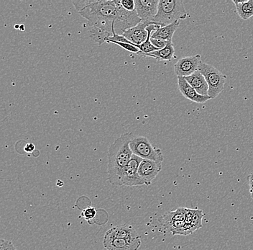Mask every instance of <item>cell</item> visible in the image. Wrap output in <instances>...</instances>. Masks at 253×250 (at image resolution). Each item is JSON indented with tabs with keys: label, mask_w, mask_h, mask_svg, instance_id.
<instances>
[{
	"label": "cell",
	"mask_w": 253,
	"mask_h": 250,
	"mask_svg": "<svg viewBox=\"0 0 253 250\" xmlns=\"http://www.w3.org/2000/svg\"><path fill=\"white\" fill-rule=\"evenodd\" d=\"M153 24L157 25L154 22H141L133 28L126 30L123 33V36L137 47L146 41L148 37L147 28Z\"/></svg>",
	"instance_id": "8fae6325"
},
{
	"label": "cell",
	"mask_w": 253,
	"mask_h": 250,
	"mask_svg": "<svg viewBox=\"0 0 253 250\" xmlns=\"http://www.w3.org/2000/svg\"><path fill=\"white\" fill-rule=\"evenodd\" d=\"M133 137L132 133H125L109 149L107 174L109 182L114 186H122V177L133 156L129 146Z\"/></svg>",
	"instance_id": "7a4b0ae2"
},
{
	"label": "cell",
	"mask_w": 253,
	"mask_h": 250,
	"mask_svg": "<svg viewBox=\"0 0 253 250\" xmlns=\"http://www.w3.org/2000/svg\"><path fill=\"white\" fill-rule=\"evenodd\" d=\"M0 250H17L12 242L6 240H0Z\"/></svg>",
	"instance_id": "603a6c76"
},
{
	"label": "cell",
	"mask_w": 253,
	"mask_h": 250,
	"mask_svg": "<svg viewBox=\"0 0 253 250\" xmlns=\"http://www.w3.org/2000/svg\"><path fill=\"white\" fill-rule=\"evenodd\" d=\"M198 70L205 77L209 85L208 96L214 99L224 90L227 76L211 65L202 62Z\"/></svg>",
	"instance_id": "277c9868"
},
{
	"label": "cell",
	"mask_w": 253,
	"mask_h": 250,
	"mask_svg": "<svg viewBox=\"0 0 253 250\" xmlns=\"http://www.w3.org/2000/svg\"><path fill=\"white\" fill-rule=\"evenodd\" d=\"M151 44L154 46L155 47L158 49H163L165 48L166 45H167L169 41H165L162 40H159V39H150Z\"/></svg>",
	"instance_id": "d4e9b609"
},
{
	"label": "cell",
	"mask_w": 253,
	"mask_h": 250,
	"mask_svg": "<svg viewBox=\"0 0 253 250\" xmlns=\"http://www.w3.org/2000/svg\"><path fill=\"white\" fill-rule=\"evenodd\" d=\"M35 149H36V147L33 144H28L26 146H25V148H24V150H25V152L27 153H31L34 151Z\"/></svg>",
	"instance_id": "4316f807"
},
{
	"label": "cell",
	"mask_w": 253,
	"mask_h": 250,
	"mask_svg": "<svg viewBox=\"0 0 253 250\" xmlns=\"http://www.w3.org/2000/svg\"><path fill=\"white\" fill-rule=\"evenodd\" d=\"M112 44H117V45L120 46L121 48L124 49L125 50H127V51L130 52V53H134L138 54L140 52V49L137 48L134 44L120 42H112Z\"/></svg>",
	"instance_id": "7402d4cb"
},
{
	"label": "cell",
	"mask_w": 253,
	"mask_h": 250,
	"mask_svg": "<svg viewBox=\"0 0 253 250\" xmlns=\"http://www.w3.org/2000/svg\"><path fill=\"white\" fill-rule=\"evenodd\" d=\"M248 180H249L250 193L253 199V172H251V175L248 177Z\"/></svg>",
	"instance_id": "484cf974"
},
{
	"label": "cell",
	"mask_w": 253,
	"mask_h": 250,
	"mask_svg": "<svg viewBox=\"0 0 253 250\" xmlns=\"http://www.w3.org/2000/svg\"><path fill=\"white\" fill-rule=\"evenodd\" d=\"M103 245L107 250H138L141 239L115 238L104 235Z\"/></svg>",
	"instance_id": "52a82bcc"
},
{
	"label": "cell",
	"mask_w": 253,
	"mask_h": 250,
	"mask_svg": "<svg viewBox=\"0 0 253 250\" xmlns=\"http://www.w3.org/2000/svg\"><path fill=\"white\" fill-rule=\"evenodd\" d=\"M175 49H174L173 41H169L165 48L159 49L156 51L150 53H143L139 55L140 56L152 57L158 61H171L173 58Z\"/></svg>",
	"instance_id": "e0dca14e"
},
{
	"label": "cell",
	"mask_w": 253,
	"mask_h": 250,
	"mask_svg": "<svg viewBox=\"0 0 253 250\" xmlns=\"http://www.w3.org/2000/svg\"><path fill=\"white\" fill-rule=\"evenodd\" d=\"M142 158L134 155L129 161L122 177V186H140L145 185L138 174Z\"/></svg>",
	"instance_id": "8992f818"
},
{
	"label": "cell",
	"mask_w": 253,
	"mask_h": 250,
	"mask_svg": "<svg viewBox=\"0 0 253 250\" xmlns=\"http://www.w3.org/2000/svg\"><path fill=\"white\" fill-rule=\"evenodd\" d=\"M79 14L88 20L90 27L102 30L110 37L115 27L124 32L135 17L133 11L123 7L121 0H95Z\"/></svg>",
	"instance_id": "6da1fadb"
},
{
	"label": "cell",
	"mask_w": 253,
	"mask_h": 250,
	"mask_svg": "<svg viewBox=\"0 0 253 250\" xmlns=\"http://www.w3.org/2000/svg\"><path fill=\"white\" fill-rule=\"evenodd\" d=\"M96 216V210L94 207H87L85 209L83 210L82 213V216L85 218L86 221H91L94 219L95 216Z\"/></svg>",
	"instance_id": "44dd1931"
},
{
	"label": "cell",
	"mask_w": 253,
	"mask_h": 250,
	"mask_svg": "<svg viewBox=\"0 0 253 250\" xmlns=\"http://www.w3.org/2000/svg\"><path fill=\"white\" fill-rule=\"evenodd\" d=\"M202 58L199 54L180 58L175 65L174 71L177 77H186L197 72Z\"/></svg>",
	"instance_id": "ba28073f"
},
{
	"label": "cell",
	"mask_w": 253,
	"mask_h": 250,
	"mask_svg": "<svg viewBox=\"0 0 253 250\" xmlns=\"http://www.w3.org/2000/svg\"><path fill=\"white\" fill-rule=\"evenodd\" d=\"M123 7L127 11L135 10L134 0H121Z\"/></svg>",
	"instance_id": "cb8c5ba5"
},
{
	"label": "cell",
	"mask_w": 253,
	"mask_h": 250,
	"mask_svg": "<svg viewBox=\"0 0 253 250\" xmlns=\"http://www.w3.org/2000/svg\"><path fill=\"white\" fill-rule=\"evenodd\" d=\"M94 1L95 0H81V1H72V3L77 10L80 12L93 4Z\"/></svg>",
	"instance_id": "ffe728a7"
},
{
	"label": "cell",
	"mask_w": 253,
	"mask_h": 250,
	"mask_svg": "<svg viewBox=\"0 0 253 250\" xmlns=\"http://www.w3.org/2000/svg\"><path fill=\"white\" fill-rule=\"evenodd\" d=\"M178 89L181 92V94L184 96L186 99L192 101V102H197V103H205L206 102L211 99L210 96H203L199 95L191 85L188 83L187 81L185 80L184 77H178Z\"/></svg>",
	"instance_id": "7c38bea8"
},
{
	"label": "cell",
	"mask_w": 253,
	"mask_h": 250,
	"mask_svg": "<svg viewBox=\"0 0 253 250\" xmlns=\"http://www.w3.org/2000/svg\"><path fill=\"white\" fill-rule=\"evenodd\" d=\"M187 12L181 0H159L158 13L153 22L161 27L184 20Z\"/></svg>",
	"instance_id": "3957f363"
},
{
	"label": "cell",
	"mask_w": 253,
	"mask_h": 250,
	"mask_svg": "<svg viewBox=\"0 0 253 250\" xmlns=\"http://www.w3.org/2000/svg\"><path fill=\"white\" fill-rule=\"evenodd\" d=\"M162 169V162L142 159L138 169V174L145 186H150Z\"/></svg>",
	"instance_id": "30bf717a"
},
{
	"label": "cell",
	"mask_w": 253,
	"mask_h": 250,
	"mask_svg": "<svg viewBox=\"0 0 253 250\" xmlns=\"http://www.w3.org/2000/svg\"><path fill=\"white\" fill-rule=\"evenodd\" d=\"M158 222L165 230L173 236H188L190 234L185 221H173L161 216L158 218Z\"/></svg>",
	"instance_id": "4fadbf2b"
},
{
	"label": "cell",
	"mask_w": 253,
	"mask_h": 250,
	"mask_svg": "<svg viewBox=\"0 0 253 250\" xmlns=\"http://www.w3.org/2000/svg\"><path fill=\"white\" fill-rule=\"evenodd\" d=\"M129 146L133 154L142 159H148L157 162H163L164 160L161 150L153 147L148 138L141 136L133 137L130 141Z\"/></svg>",
	"instance_id": "5b68a950"
},
{
	"label": "cell",
	"mask_w": 253,
	"mask_h": 250,
	"mask_svg": "<svg viewBox=\"0 0 253 250\" xmlns=\"http://www.w3.org/2000/svg\"><path fill=\"white\" fill-rule=\"evenodd\" d=\"M188 83L201 96H208L209 85L202 73L197 70L194 74L184 77Z\"/></svg>",
	"instance_id": "5bb4252c"
},
{
	"label": "cell",
	"mask_w": 253,
	"mask_h": 250,
	"mask_svg": "<svg viewBox=\"0 0 253 250\" xmlns=\"http://www.w3.org/2000/svg\"><path fill=\"white\" fill-rule=\"evenodd\" d=\"M232 1L235 4L237 14L243 20H248L253 16V0H246V1L233 0Z\"/></svg>",
	"instance_id": "d6986e66"
},
{
	"label": "cell",
	"mask_w": 253,
	"mask_h": 250,
	"mask_svg": "<svg viewBox=\"0 0 253 250\" xmlns=\"http://www.w3.org/2000/svg\"><path fill=\"white\" fill-rule=\"evenodd\" d=\"M108 237H115V238H138L140 237L135 229L129 224H123L109 229L105 234Z\"/></svg>",
	"instance_id": "2e32d148"
},
{
	"label": "cell",
	"mask_w": 253,
	"mask_h": 250,
	"mask_svg": "<svg viewBox=\"0 0 253 250\" xmlns=\"http://www.w3.org/2000/svg\"><path fill=\"white\" fill-rule=\"evenodd\" d=\"M180 25V21H176L172 24L161 27L157 31L152 34V39H159L165 41H172L174 33L178 29Z\"/></svg>",
	"instance_id": "ac0fdd59"
},
{
	"label": "cell",
	"mask_w": 253,
	"mask_h": 250,
	"mask_svg": "<svg viewBox=\"0 0 253 250\" xmlns=\"http://www.w3.org/2000/svg\"><path fill=\"white\" fill-rule=\"evenodd\" d=\"M134 4L142 22H153L158 13L159 0H134Z\"/></svg>",
	"instance_id": "9c48e42d"
},
{
	"label": "cell",
	"mask_w": 253,
	"mask_h": 250,
	"mask_svg": "<svg viewBox=\"0 0 253 250\" xmlns=\"http://www.w3.org/2000/svg\"><path fill=\"white\" fill-rule=\"evenodd\" d=\"M203 216V212L202 210L190 209L186 208L185 223L190 234L202 227V221Z\"/></svg>",
	"instance_id": "9a60e30c"
}]
</instances>
